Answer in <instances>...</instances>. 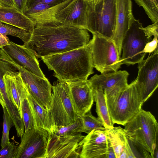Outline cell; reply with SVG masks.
I'll use <instances>...</instances> for the list:
<instances>
[{"label":"cell","mask_w":158,"mask_h":158,"mask_svg":"<svg viewBox=\"0 0 158 158\" xmlns=\"http://www.w3.org/2000/svg\"><path fill=\"white\" fill-rule=\"evenodd\" d=\"M89 39L88 31L83 28L64 25H37L25 45L39 58L84 47Z\"/></svg>","instance_id":"obj_1"},{"label":"cell","mask_w":158,"mask_h":158,"mask_svg":"<svg viewBox=\"0 0 158 158\" xmlns=\"http://www.w3.org/2000/svg\"><path fill=\"white\" fill-rule=\"evenodd\" d=\"M58 81L87 80L94 73L91 52L85 46L64 53L41 57Z\"/></svg>","instance_id":"obj_2"},{"label":"cell","mask_w":158,"mask_h":158,"mask_svg":"<svg viewBox=\"0 0 158 158\" xmlns=\"http://www.w3.org/2000/svg\"><path fill=\"white\" fill-rule=\"evenodd\" d=\"M91 6L89 0H66L31 19L36 25H64L87 30Z\"/></svg>","instance_id":"obj_3"},{"label":"cell","mask_w":158,"mask_h":158,"mask_svg":"<svg viewBox=\"0 0 158 158\" xmlns=\"http://www.w3.org/2000/svg\"><path fill=\"white\" fill-rule=\"evenodd\" d=\"M107 106L114 124L124 126L140 110L144 103L141 93L131 82L104 90Z\"/></svg>","instance_id":"obj_4"},{"label":"cell","mask_w":158,"mask_h":158,"mask_svg":"<svg viewBox=\"0 0 158 158\" xmlns=\"http://www.w3.org/2000/svg\"><path fill=\"white\" fill-rule=\"evenodd\" d=\"M128 137L148 152L153 158L157 146L158 124L154 116L142 109L124 126Z\"/></svg>","instance_id":"obj_5"},{"label":"cell","mask_w":158,"mask_h":158,"mask_svg":"<svg viewBox=\"0 0 158 158\" xmlns=\"http://www.w3.org/2000/svg\"><path fill=\"white\" fill-rule=\"evenodd\" d=\"M93 34L87 45L90 50L94 68L101 73L115 72L122 64L121 56L113 41Z\"/></svg>","instance_id":"obj_6"},{"label":"cell","mask_w":158,"mask_h":158,"mask_svg":"<svg viewBox=\"0 0 158 158\" xmlns=\"http://www.w3.org/2000/svg\"><path fill=\"white\" fill-rule=\"evenodd\" d=\"M116 0H103L90 8L87 30L112 40L116 23Z\"/></svg>","instance_id":"obj_7"},{"label":"cell","mask_w":158,"mask_h":158,"mask_svg":"<svg viewBox=\"0 0 158 158\" xmlns=\"http://www.w3.org/2000/svg\"><path fill=\"white\" fill-rule=\"evenodd\" d=\"M59 81L52 86L49 109L55 128L72 124L78 116L74 110L67 82Z\"/></svg>","instance_id":"obj_8"},{"label":"cell","mask_w":158,"mask_h":158,"mask_svg":"<svg viewBox=\"0 0 158 158\" xmlns=\"http://www.w3.org/2000/svg\"><path fill=\"white\" fill-rule=\"evenodd\" d=\"M139 20L133 19L123 39L121 60L122 64L127 65L138 63L143 59L146 54L143 52L146 44L151 41L141 28Z\"/></svg>","instance_id":"obj_9"},{"label":"cell","mask_w":158,"mask_h":158,"mask_svg":"<svg viewBox=\"0 0 158 158\" xmlns=\"http://www.w3.org/2000/svg\"><path fill=\"white\" fill-rule=\"evenodd\" d=\"M0 56L20 73L29 93L40 105L49 109L51 99L52 86L48 79L39 77L17 64L0 49Z\"/></svg>","instance_id":"obj_10"},{"label":"cell","mask_w":158,"mask_h":158,"mask_svg":"<svg viewBox=\"0 0 158 158\" xmlns=\"http://www.w3.org/2000/svg\"><path fill=\"white\" fill-rule=\"evenodd\" d=\"M138 64L137 77L132 82L135 88L142 94L144 103L158 86V48Z\"/></svg>","instance_id":"obj_11"},{"label":"cell","mask_w":158,"mask_h":158,"mask_svg":"<svg viewBox=\"0 0 158 158\" xmlns=\"http://www.w3.org/2000/svg\"><path fill=\"white\" fill-rule=\"evenodd\" d=\"M106 129H94L80 142V158H115Z\"/></svg>","instance_id":"obj_12"},{"label":"cell","mask_w":158,"mask_h":158,"mask_svg":"<svg viewBox=\"0 0 158 158\" xmlns=\"http://www.w3.org/2000/svg\"><path fill=\"white\" fill-rule=\"evenodd\" d=\"M49 133L36 127L24 131L15 158H44Z\"/></svg>","instance_id":"obj_13"},{"label":"cell","mask_w":158,"mask_h":158,"mask_svg":"<svg viewBox=\"0 0 158 158\" xmlns=\"http://www.w3.org/2000/svg\"><path fill=\"white\" fill-rule=\"evenodd\" d=\"M80 133L58 136L49 134L44 158H80Z\"/></svg>","instance_id":"obj_14"},{"label":"cell","mask_w":158,"mask_h":158,"mask_svg":"<svg viewBox=\"0 0 158 158\" xmlns=\"http://www.w3.org/2000/svg\"><path fill=\"white\" fill-rule=\"evenodd\" d=\"M8 56L19 65L40 77L45 78L40 68L35 52L25 45H20L9 40L2 48Z\"/></svg>","instance_id":"obj_15"},{"label":"cell","mask_w":158,"mask_h":158,"mask_svg":"<svg viewBox=\"0 0 158 158\" xmlns=\"http://www.w3.org/2000/svg\"><path fill=\"white\" fill-rule=\"evenodd\" d=\"M75 113L82 116L90 111L94 102L91 88L87 80L67 82Z\"/></svg>","instance_id":"obj_16"},{"label":"cell","mask_w":158,"mask_h":158,"mask_svg":"<svg viewBox=\"0 0 158 158\" xmlns=\"http://www.w3.org/2000/svg\"><path fill=\"white\" fill-rule=\"evenodd\" d=\"M116 23L112 40L121 56L123 40L134 17L132 13L131 0H116Z\"/></svg>","instance_id":"obj_17"},{"label":"cell","mask_w":158,"mask_h":158,"mask_svg":"<svg viewBox=\"0 0 158 158\" xmlns=\"http://www.w3.org/2000/svg\"><path fill=\"white\" fill-rule=\"evenodd\" d=\"M6 93L10 96L22 118V106L28 93L27 87L19 71H9L3 77Z\"/></svg>","instance_id":"obj_18"},{"label":"cell","mask_w":158,"mask_h":158,"mask_svg":"<svg viewBox=\"0 0 158 158\" xmlns=\"http://www.w3.org/2000/svg\"><path fill=\"white\" fill-rule=\"evenodd\" d=\"M106 133L115 158H135L124 128L120 126L106 129Z\"/></svg>","instance_id":"obj_19"},{"label":"cell","mask_w":158,"mask_h":158,"mask_svg":"<svg viewBox=\"0 0 158 158\" xmlns=\"http://www.w3.org/2000/svg\"><path fill=\"white\" fill-rule=\"evenodd\" d=\"M129 74L125 70L95 74L87 80L89 85L101 88L104 91L118 86L128 84L127 78Z\"/></svg>","instance_id":"obj_20"},{"label":"cell","mask_w":158,"mask_h":158,"mask_svg":"<svg viewBox=\"0 0 158 158\" xmlns=\"http://www.w3.org/2000/svg\"><path fill=\"white\" fill-rule=\"evenodd\" d=\"M0 22L31 33L36 26L31 19L15 8L0 7Z\"/></svg>","instance_id":"obj_21"},{"label":"cell","mask_w":158,"mask_h":158,"mask_svg":"<svg viewBox=\"0 0 158 158\" xmlns=\"http://www.w3.org/2000/svg\"><path fill=\"white\" fill-rule=\"evenodd\" d=\"M27 98L36 127L46 131L50 134H53L55 126L49 110L40 105L29 92Z\"/></svg>","instance_id":"obj_22"},{"label":"cell","mask_w":158,"mask_h":158,"mask_svg":"<svg viewBox=\"0 0 158 158\" xmlns=\"http://www.w3.org/2000/svg\"><path fill=\"white\" fill-rule=\"evenodd\" d=\"M90 87L92 89L94 101L96 103L97 117L105 128L108 129L113 127L114 124L109 113L103 90L99 87Z\"/></svg>","instance_id":"obj_23"},{"label":"cell","mask_w":158,"mask_h":158,"mask_svg":"<svg viewBox=\"0 0 158 158\" xmlns=\"http://www.w3.org/2000/svg\"><path fill=\"white\" fill-rule=\"evenodd\" d=\"M0 33L5 36L9 35L20 39L26 45L29 41L32 33L26 31L0 22Z\"/></svg>","instance_id":"obj_24"},{"label":"cell","mask_w":158,"mask_h":158,"mask_svg":"<svg viewBox=\"0 0 158 158\" xmlns=\"http://www.w3.org/2000/svg\"><path fill=\"white\" fill-rule=\"evenodd\" d=\"M82 121V126L79 130V132L89 133L94 129L103 128L102 122L98 117L94 116L89 111L84 115L80 116Z\"/></svg>","instance_id":"obj_25"},{"label":"cell","mask_w":158,"mask_h":158,"mask_svg":"<svg viewBox=\"0 0 158 158\" xmlns=\"http://www.w3.org/2000/svg\"><path fill=\"white\" fill-rule=\"evenodd\" d=\"M142 6L153 23L158 22V0H134Z\"/></svg>","instance_id":"obj_26"},{"label":"cell","mask_w":158,"mask_h":158,"mask_svg":"<svg viewBox=\"0 0 158 158\" xmlns=\"http://www.w3.org/2000/svg\"><path fill=\"white\" fill-rule=\"evenodd\" d=\"M21 112L25 131L36 127L27 97L25 98L23 101Z\"/></svg>","instance_id":"obj_27"},{"label":"cell","mask_w":158,"mask_h":158,"mask_svg":"<svg viewBox=\"0 0 158 158\" xmlns=\"http://www.w3.org/2000/svg\"><path fill=\"white\" fill-rule=\"evenodd\" d=\"M82 120L78 116L73 123L65 126L56 127L52 134L58 136L70 135L79 132V130L82 126Z\"/></svg>","instance_id":"obj_28"},{"label":"cell","mask_w":158,"mask_h":158,"mask_svg":"<svg viewBox=\"0 0 158 158\" xmlns=\"http://www.w3.org/2000/svg\"><path fill=\"white\" fill-rule=\"evenodd\" d=\"M2 108L3 110V124L1 142V148L10 143L9 139V132L11 127L14 126L6 106Z\"/></svg>","instance_id":"obj_29"},{"label":"cell","mask_w":158,"mask_h":158,"mask_svg":"<svg viewBox=\"0 0 158 158\" xmlns=\"http://www.w3.org/2000/svg\"><path fill=\"white\" fill-rule=\"evenodd\" d=\"M17 147L13 142H10L2 148L0 158H15Z\"/></svg>","instance_id":"obj_30"},{"label":"cell","mask_w":158,"mask_h":158,"mask_svg":"<svg viewBox=\"0 0 158 158\" xmlns=\"http://www.w3.org/2000/svg\"><path fill=\"white\" fill-rule=\"evenodd\" d=\"M52 6H51L45 4L38 3L27 8L24 14L29 18L41 13Z\"/></svg>","instance_id":"obj_31"},{"label":"cell","mask_w":158,"mask_h":158,"mask_svg":"<svg viewBox=\"0 0 158 158\" xmlns=\"http://www.w3.org/2000/svg\"><path fill=\"white\" fill-rule=\"evenodd\" d=\"M141 28L143 31L148 38H151L152 36H153L154 37L158 38V22L154 23L145 27L142 26Z\"/></svg>","instance_id":"obj_32"},{"label":"cell","mask_w":158,"mask_h":158,"mask_svg":"<svg viewBox=\"0 0 158 158\" xmlns=\"http://www.w3.org/2000/svg\"><path fill=\"white\" fill-rule=\"evenodd\" d=\"M65 0H29L27 3V8L39 3L53 6L58 5Z\"/></svg>","instance_id":"obj_33"},{"label":"cell","mask_w":158,"mask_h":158,"mask_svg":"<svg viewBox=\"0 0 158 158\" xmlns=\"http://www.w3.org/2000/svg\"><path fill=\"white\" fill-rule=\"evenodd\" d=\"M158 48V38L154 37L151 41L148 42L143 50V52L147 54L151 53Z\"/></svg>","instance_id":"obj_34"},{"label":"cell","mask_w":158,"mask_h":158,"mask_svg":"<svg viewBox=\"0 0 158 158\" xmlns=\"http://www.w3.org/2000/svg\"><path fill=\"white\" fill-rule=\"evenodd\" d=\"M29 0H13L17 10L20 12L24 13L27 7Z\"/></svg>","instance_id":"obj_35"},{"label":"cell","mask_w":158,"mask_h":158,"mask_svg":"<svg viewBox=\"0 0 158 158\" xmlns=\"http://www.w3.org/2000/svg\"><path fill=\"white\" fill-rule=\"evenodd\" d=\"M0 5L2 7L17 9L13 0H0Z\"/></svg>","instance_id":"obj_36"},{"label":"cell","mask_w":158,"mask_h":158,"mask_svg":"<svg viewBox=\"0 0 158 158\" xmlns=\"http://www.w3.org/2000/svg\"><path fill=\"white\" fill-rule=\"evenodd\" d=\"M9 40L7 36H5L0 33V48H2L9 44Z\"/></svg>","instance_id":"obj_37"},{"label":"cell","mask_w":158,"mask_h":158,"mask_svg":"<svg viewBox=\"0 0 158 158\" xmlns=\"http://www.w3.org/2000/svg\"><path fill=\"white\" fill-rule=\"evenodd\" d=\"M92 4L93 5H96L103 0H89Z\"/></svg>","instance_id":"obj_38"},{"label":"cell","mask_w":158,"mask_h":158,"mask_svg":"<svg viewBox=\"0 0 158 158\" xmlns=\"http://www.w3.org/2000/svg\"><path fill=\"white\" fill-rule=\"evenodd\" d=\"M0 104L2 107L6 106L5 102L3 99L2 96L0 94Z\"/></svg>","instance_id":"obj_39"},{"label":"cell","mask_w":158,"mask_h":158,"mask_svg":"<svg viewBox=\"0 0 158 158\" xmlns=\"http://www.w3.org/2000/svg\"><path fill=\"white\" fill-rule=\"evenodd\" d=\"M158 148L157 146L154 152L153 158H158Z\"/></svg>","instance_id":"obj_40"},{"label":"cell","mask_w":158,"mask_h":158,"mask_svg":"<svg viewBox=\"0 0 158 158\" xmlns=\"http://www.w3.org/2000/svg\"><path fill=\"white\" fill-rule=\"evenodd\" d=\"M0 94L2 96L1 93V92L0 90Z\"/></svg>","instance_id":"obj_41"},{"label":"cell","mask_w":158,"mask_h":158,"mask_svg":"<svg viewBox=\"0 0 158 158\" xmlns=\"http://www.w3.org/2000/svg\"><path fill=\"white\" fill-rule=\"evenodd\" d=\"M2 7L0 5V8Z\"/></svg>","instance_id":"obj_42"}]
</instances>
